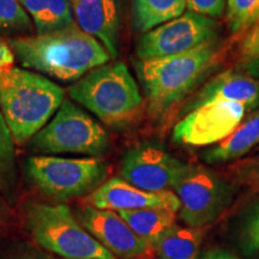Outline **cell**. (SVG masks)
Masks as SVG:
<instances>
[{
  "instance_id": "6da1fadb",
  "label": "cell",
  "mask_w": 259,
  "mask_h": 259,
  "mask_svg": "<svg viewBox=\"0 0 259 259\" xmlns=\"http://www.w3.org/2000/svg\"><path fill=\"white\" fill-rule=\"evenodd\" d=\"M18 63L59 82H77L112 59L106 48L77 24L46 35L9 40Z\"/></svg>"
},
{
  "instance_id": "7a4b0ae2",
  "label": "cell",
  "mask_w": 259,
  "mask_h": 259,
  "mask_svg": "<svg viewBox=\"0 0 259 259\" xmlns=\"http://www.w3.org/2000/svg\"><path fill=\"white\" fill-rule=\"evenodd\" d=\"M222 42L212 38L186 53L160 59L134 61L150 118L162 119L173 111L219 64Z\"/></svg>"
},
{
  "instance_id": "3957f363",
  "label": "cell",
  "mask_w": 259,
  "mask_h": 259,
  "mask_svg": "<svg viewBox=\"0 0 259 259\" xmlns=\"http://www.w3.org/2000/svg\"><path fill=\"white\" fill-rule=\"evenodd\" d=\"M65 101V90L42 74L0 69V109L16 144L23 145L46 126Z\"/></svg>"
},
{
  "instance_id": "277c9868",
  "label": "cell",
  "mask_w": 259,
  "mask_h": 259,
  "mask_svg": "<svg viewBox=\"0 0 259 259\" xmlns=\"http://www.w3.org/2000/svg\"><path fill=\"white\" fill-rule=\"evenodd\" d=\"M70 97L103 124L124 130L143 113L144 99L128 67L121 61L96 67L69 88Z\"/></svg>"
},
{
  "instance_id": "5b68a950",
  "label": "cell",
  "mask_w": 259,
  "mask_h": 259,
  "mask_svg": "<svg viewBox=\"0 0 259 259\" xmlns=\"http://www.w3.org/2000/svg\"><path fill=\"white\" fill-rule=\"evenodd\" d=\"M25 229L42 248L65 259H115L64 204L28 202Z\"/></svg>"
},
{
  "instance_id": "8992f818",
  "label": "cell",
  "mask_w": 259,
  "mask_h": 259,
  "mask_svg": "<svg viewBox=\"0 0 259 259\" xmlns=\"http://www.w3.org/2000/svg\"><path fill=\"white\" fill-rule=\"evenodd\" d=\"M29 147L37 155L73 154L99 158L109 151L111 139L92 115L65 100L50 122L29 141Z\"/></svg>"
},
{
  "instance_id": "52a82bcc",
  "label": "cell",
  "mask_w": 259,
  "mask_h": 259,
  "mask_svg": "<svg viewBox=\"0 0 259 259\" xmlns=\"http://www.w3.org/2000/svg\"><path fill=\"white\" fill-rule=\"evenodd\" d=\"M29 179L42 193L58 200L90 196L106 183L109 169L95 157L69 158L34 155L25 162Z\"/></svg>"
},
{
  "instance_id": "ba28073f",
  "label": "cell",
  "mask_w": 259,
  "mask_h": 259,
  "mask_svg": "<svg viewBox=\"0 0 259 259\" xmlns=\"http://www.w3.org/2000/svg\"><path fill=\"white\" fill-rule=\"evenodd\" d=\"M173 192L180 202V219L187 227L198 229L215 221L232 200L231 186L200 164L185 163Z\"/></svg>"
},
{
  "instance_id": "9c48e42d",
  "label": "cell",
  "mask_w": 259,
  "mask_h": 259,
  "mask_svg": "<svg viewBox=\"0 0 259 259\" xmlns=\"http://www.w3.org/2000/svg\"><path fill=\"white\" fill-rule=\"evenodd\" d=\"M219 30L213 18L186 11L142 35L136 46V59H160L186 53L219 37Z\"/></svg>"
},
{
  "instance_id": "30bf717a",
  "label": "cell",
  "mask_w": 259,
  "mask_h": 259,
  "mask_svg": "<svg viewBox=\"0 0 259 259\" xmlns=\"http://www.w3.org/2000/svg\"><path fill=\"white\" fill-rule=\"evenodd\" d=\"M246 107L231 101H215L184 114L174 126L173 139L191 147H205L222 142L242 122Z\"/></svg>"
},
{
  "instance_id": "8fae6325",
  "label": "cell",
  "mask_w": 259,
  "mask_h": 259,
  "mask_svg": "<svg viewBox=\"0 0 259 259\" xmlns=\"http://www.w3.org/2000/svg\"><path fill=\"white\" fill-rule=\"evenodd\" d=\"M183 163L160 145L141 143L128 149L120 164V178L149 192L173 191Z\"/></svg>"
},
{
  "instance_id": "7c38bea8",
  "label": "cell",
  "mask_w": 259,
  "mask_h": 259,
  "mask_svg": "<svg viewBox=\"0 0 259 259\" xmlns=\"http://www.w3.org/2000/svg\"><path fill=\"white\" fill-rule=\"evenodd\" d=\"M77 219L84 228L115 257L124 259L143 257L153 248L136 235L116 211L87 205L79 210Z\"/></svg>"
},
{
  "instance_id": "4fadbf2b",
  "label": "cell",
  "mask_w": 259,
  "mask_h": 259,
  "mask_svg": "<svg viewBox=\"0 0 259 259\" xmlns=\"http://www.w3.org/2000/svg\"><path fill=\"white\" fill-rule=\"evenodd\" d=\"M90 205L112 211L164 208L179 212L180 202L173 191L149 192L135 187L120 177L111 178L88 197Z\"/></svg>"
},
{
  "instance_id": "5bb4252c",
  "label": "cell",
  "mask_w": 259,
  "mask_h": 259,
  "mask_svg": "<svg viewBox=\"0 0 259 259\" xmlns=\"http://www.w3.org/2000/svg\"><path fill=\"white\" fill-rule=\"evenodd\" d=\"M76 24L106 48L109 57L119 54L120 4L119 0H70Z\"/></svg>"
},
{
  "instance_id": "9a60e30c",
  "label": "cell",
  "mask_w": 259,
  "mask_h": 259,
  "mask_svg": "<svg viewBox=\"0 0 259 259\" xmlns=\"http://www.w3.org/2000/svg\"><path fill=\"white\" fill-rule=\"evenodd\" d=\"M215 101H231L254 109L259 106V80L240 70L229 69L212 77L184 109V114Z\"/></svg>"
},
{
  "instance_id": "2e32d148",
  "label": "cell",
  "mask_w": 259,
  "mask_h": 259,
  "mask_svg": "<svg viewBox=\"0 0 259 259\" xmlns=\"http://www.w3.org/2000/svg\"><path fill=\"white\" fill-rule=\"evenodd\" d=\"M259 143V111L241 122L226 139L204 154L208 163H222L247 154Z\"/></svg>"
},
{
  "instance_id": "e0dca14e",
  "label": "cell",
  "mask_w": 259,
  "mask_h": 259,
  "mask_svg": "<svg viewBox=\"0 0 259 259\" xmlns=\"http://www.w3.org/2000/svg\"><path fill=\"white\" fill-rule=\"evenodd\" d=\"M36 35H46L76 24L70 0H22Z\"/></svg>"
},
{
  "instance_id": "ac0fdd59",
  "label": "cell",
  "mask_w": 259,
  "mask_h": 259,
  "mask_svg": "<svg viewBox=\"0 0 259 259\" xmlns=\"http://www.w3.org/2000/svg\"><path fill=\"white\" fill-rule=\"evenodd\" d=\"M203 234L198 228L173 225L155 241L158 259H198Z\"/></svg>"
},
{
  "instance_id": "d6986e66",
  "label": "cell",
  "mask_w": 259,
  "mask_h": 259,
  "mask_svg": "<svg viewBox=\"0 0 259 259\" xmlns=\"http://www.w3.org/2000/svg\"><path fill=\"white\" fill-rule=\"evenodd\" d=\"M187 0H132V25L145 34L185 14Z\"/></svg>"
},
{
  "instance_id": "ffe728a7",
  "label": "cell",
  "mask_w": 259,
  "mask_h": 259,
  "mask_svg": "<svg viewBox=\"0 0 259 259\" xmlns=\"http://www.w3.org/2000/svg\"><path fill=\"white\" fill-rule=\"evenodd\" d=\"M118 213L136 235L148 242L151 247L168 228L177 223V212L164 208H147L119 211Z\"/></svg>"
},
{
  "instance_id": "44dd1931",
  "label": "cell",
  "mask_w": 259,
  "mask_h": 259,
  "mask_svg": "<svg viewBox=\"0 0 259 259\" xmlns=\"http://www.w3.org/2000/svg\"><path fill=\"white\" fill-rule=\"evenodd\" d=\"M16 142L0 109V196L8 203L15 200L17 193L18 170Z\"/></svg>"
},
{
  "instance_id": "7402d4cb",
  "label": "cell",
  "mask_w": 259,
  "mask_h": 259,
  "mask_svg": "<svg viewBox=\"0 0 259 259\" xmlns=\"http://www.w3.org/2000/svg\"><path fill=\"white\" fill-rule=\"evenodd\" d=\"M32 27L34 24L22 0H0V35L28 36Z\"/></svg>"
},
{
  "instance_id": "603a6c76",
  "label": "cell",
  "mask_w": 259,
  "mask_h": 259,
  "mask_svg": "<svg viewBox=\"0 0 259 259\" xmlns=\"http://www.w3.org/2000/svg\"><path fill=\"white\" fill-rule=\"evenodd\" d=\"M226 19L233 34L245 32L259 21V0H226Z\"/></svg>"
},
{
  "instance_id": "cb8c5ba5",
  "label": "cell",
  "mask_w": 259,
  "mask_h": 259,
  "mask_svg": "<svg viewBox=\"0 0 259 259\" xmlns=\"http://www.w3.org/2000/svg\"><path fill=\"white\" fill-rule=\"evenodd\" d=\"M235 69L259 78V21L246 31L242 38Z\"/></svg>"
},
{
  "instance_id": "d4e9b609",
  "label": "cell",
  "mask_w": 259,
  "mask_h": 259,
  "mask_svg": "<svg viewBox=\"0 0 259 259\" xmlns=\"http://www.w3.org/2000/svg\"><path fill=\"white\" fill-rule=\"evenodd\" d=\"M225 9L226 0H187V11L210 18L221 17Z\"/></svg>"
},
{
  "instance_id": "484cf974",
  "label": "cell",
  "mask_w": 259,
  "mask_h": 259,
  "mask_svg": "<svg viewBox=\"0 0 259 259\" xmlns=\"http://www.w3.org/2000/svg\"><path fill=\"white\" fill-rule=\"evenodd\" d=\"M5 259H54L48 254L41 253L34 250H18L9 254Z\"/></svg>"
},
{
  "instance_id": "4316f807",
  "label": "cell",
  "mask_w": 259,
  "mask_h": 259,
  "mask_svg": "<svg viewBox=\"0 0 259 259\" xmlns=\"http://www.w3.org/2000/svg\"><path fill=\"white\" fill-rule=\"evenodd\" d=\"M248 236H250V241L254 248L259 250V208L253 218L251 219L250 226H248Z\"/></svg>"
},
{
  "instance_id": "83f0119b",
  "label": "cell",
  "mask_w": 259,
  "mask_h": 259,
  "mask_svg": "<svg viewBox=\"0 0 259 259\" xmlns=\"http://www.w3.org/2000/svg\"><path fill=\"white\" fill-rule=\"evenodd\" d=\"M203 259H236L235 257H233L232 254H229L228 252L226 251H221V250H213L210 251L204 255Z\"/></svg>"
},
{
  "instance_id": "f1b7e54d",
  "label": "cell",
  "mask_w": 259,
  "mask_h": 259,
  "mask_svg": "<svg viewBox=\"0 0 259 259\" xmlns=\"http://www.w3.org/2000/svg\"><path fill=\"white\" fill-rule=\"evenodd\" d=\"M10 218V208L8 205V202L0 197V226L4 225Z\"/></svg>"
}]
</instances>
